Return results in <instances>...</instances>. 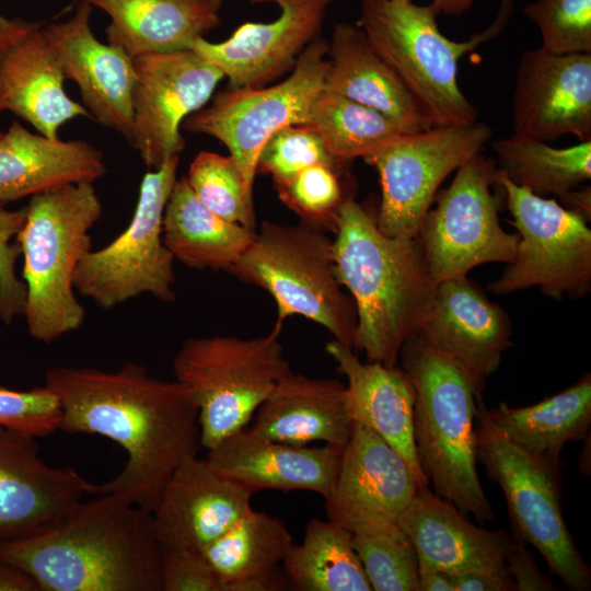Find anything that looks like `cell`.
I'll return each instance as SVG.
<instances>
[{
  "instance_id": "cell-1",
  "label": "cell",
  "mask_w": 591,
  "mask_h": 591,
  "mask_svg": "<svg viewBox=\"0 0 591 591\" xmlns=\"http://www.w3.org/2000/svg\"><path fill=\"white\" fill-rule=\"evenodd\" d=\"M44 385L59 399V430L100 434L125 450V467L97 485L99 495L117 494L152 512L175 470L198 453V409L176 380L151 376L143 366L126 362L114 372L50 368Z\"/></svg>"
},
{
  "instance_id": "cell-2",
  "label": "cell",
  "mask_w": 591,
  "mask_h": 591,
  "mask_svg": "<svg viewBox=\"0 0 591 591\" xmlns=\"http://www.w3.org/2000/svg\"><path fill=\"white\" fill-rule=\"evenodd\" d=\"M152 514L117 494L81 501L33 535L0 544V557L40 591H161Z\"/></svg>"
},
{
  "instance_id": "cell-3",
  "label": "cell",
  "mask_w": 591,
  "mask_h": 591,
  "mask_svg": "<svg viewBox=\"0 0 591 591\" xmlns=\"http://www.w3.org/2000/svg\"><path fill=\"white\" fill-rule=\"evenodd\" d=\"M333 241L338 279L351 296L357 326L352 348L368 361L397 363L433 309L438 282L418 236H387L354 196L341 205Z\"/></svg>"
},
{
  "instance_id": "cell-4",
  "label": "cell",
  "mask_w": 591,
  "mask_h": 591,
  "mask_svg": "<svg viewBox=\"0 0 591 591\" xmlns=\"http://www.w3.org/2000/svg\"><path fill=\"white\" fill-rule=\"evenodd\" d=\"M398 359L415 391L414 439L424 476L464 517L495 522L476 468L475 416L486 379L420 335L403 345Z\"/></svg>"
},
{
  "instance_id": "cell-5",
  "label": "cell",
  "mask_w": 591,
  "mask_h": 591,
  "mask_svg": "<svg viewBox=\"0 0 591 591\" xmlns=\"http://www.w3.org/2000/svg\"><path fill=\"white\" fill-rule=\"evenodd\" d=\"M103 206L92 183L71 184L31 197L15 241L23 255L27 332L51 343L76 332L85 309L76 297V270L91 251L90 230Z\"/></svg>"
},
{
  "instance_id": "cell-6",
  "label": "cell",
  "mask_w": 591,
  "mask_h": 591,
  "mask_svg": "<svg viewBox=\"0 0 591 591\" xmlns=\"http://www.w3.org/2000/svg\"><path fill=\"white\" fill-rule=\"evenodd\" d=\"M512 10L513 0H501L489 27L457 42L441 33L430 3L361 0L359 27L404 83L430 127L464 126L477 121L478 111L459 85V61L499 35Z\"/></svg>"
},
{
  "instance_id": "cell-7",
  "label": "cell",
  "mask_w": 591,
  "mask_h": 591,
  "mask_svg": "<svg viewBox=\"0 0 591 591\" xmlns=\"http://www.w3.org/2000/svg\"><path fill=\"white\" fill-rule=\"evenodd\" d=\"M231 274L265 289L277 306L276 324L301 315L323 326L333 339L352 348L357 312L343 290L333 241L308 223L264 221Z\"/></svg>"
},
{
  "instance_id": "cell-8",
  "label": "cell",
  "mask_w": 591,
  "mask_h": 591,
  "mask_svg": "<svg viewBox=\"0 0 591 591\" xmlns=\"http://www.w3.org/2000/svg\"><path fill=\"white\" fill-rule=\"evenodd\" d=\"M281 325L266 335L189 337L173 359L175 380L198 409L200 447L207 451L245 428L290 364Z\"/></svg>"
},
{
  "instance_id": "cell-9",
  "label": "cell",
  "mask_w": 591,
  "mask_h": 591,
  "mask_svg": "<svg viewBox=\"0 0 591 591\" xmlns=\"http://www.w3.org/2000/svg\"><path fill=\"white\" fill-rule=\"evenodd\" d=\"M475 440L477 461L503 491L514 537L534 546L567 588L588 591L591 569L563 515L560 466L511 441L491 420L483 395L475 416Z\"/></svg>"
},
{
  "instance_id": "cell-10",
  "label": "cell",
  "mask_w": 591,
  "mask_h": 591,
  "mask_svg": "<svg viewBox=\"0 0 591 591\" xmlns=\"http://www.w3.org/2000/svg\"><path fill=\"white\" fill-rule=\"evenodd\" d=\"M433 202L417 236L437 282L482 264L512 262L520 236L500 224L506 193L495 160L482 152L467 160Z\"/></svg>"
},
{
  "instance_id": "cell-11",
  "label": "cell",
  "mask_w": 591,
  "mask_h": 591,
  "mask_svg": "<svg viewBox=\"0 0 591 591\" xmlns=\"http://www.w3.org/2000/svg\"><path fill=\"white\" fill-rule=\"evenodd\" d=\"M178 162L179 155L144 174L127 228L79 264L74 289L99 308L111 310L141 294L165 303L175 300V259L164 244L162 220Z\"/></svg>"
},
{
  "instance_id": "cell-12",
  "label": "cell",
  "mask_w": 591,
  "mask_h": 591,
  "mask_svg": "<svg viewBox=\"0 0 591 591\" xmlns=\"http://www.w3.org/2000/svg\"><path fill=\"white\" fill-rule=\"evenodd\" d=\"M498 174L520 240L514 258L488 285V290L505 296L537 287L556 300L587 296L591 290L588 221L557 200L538 196Z\"/></svg>"
},
{
  "instance_id": "cell-13",
  "label": "cell",
  "mask_w": 591,
  "mask_h": 591,
  "mask_svg": "<svg viewBox=\"0 0 591 591\" xmlns=\"http://www.w3.org/2000/svg\"><path fill=\"white\" fill-rule=\"evenodd\" d=\"M328 40L317 37L301 53L282 82L262 88H230L210 105L190 114L182 127L221 141L253 187L257 158L266 140L289 125H306L312 106L325 89Z\"/></svg>"
},
{
  "instance_id": "cell-14",
  "label": "cell",
  "mask_w": 591,
  "mask_h": 591,
  "mask_svg": "<svg viewBox=\"0 0 591 591\" xmlns=\"http://www.w3.org/2000/svg\"><path fill=\"white\" fill-rule=\"evenodd\" d=\"M493 129L485 123L402 132L363 160L380 177L375 222L387 236H417L442 182L480 153Z\"/></svg>"
},
{
  "instance_id": "cell-15",
  "label": "cell",
  "mask_w": 591,
  "mask_h": 591,
  "mask_svg": "<svg viewBox=\"0 0 591 591\" xmlns=\"http://www.w3.org/2000/svg\"><path fill=\"white\" fill-rule=\"evenodd\" d=\"M132 126L128 142L157 170L185 148L183 121L206 105L223 73L192 49L134 58Z\"/></svg>"
},
{
  "instance_id": "cell-16",
  "label": "cell",
  "mask_w": 591,
  "mask_h": 591,
  "mask_svg": "<svg viewBox=\"0 0 591 591\" xmlns=\"http://www.w3.org/2000/svg\"><path fill=\"white\" fill-rule=\"evenodd\" d=\"M513 135L542 141L591 140V53L523 51L512 99Z\"/></svg>"
},
{
  "instance_id": "cell-17",
  "label": "cell",
  "mask_w": 591,
  "mask_h": 591,
  "mask_svg": "<svg viewBox=\"0 0 591 591\" xmlns=\"http://www.w3.org/2000/svg\"><path fill=\"white\" fill-rule=\"evenodd\" d=\"M421 488L404 457L370 428L352 422L334 486L325 498L327 520L351 533L397 522Z\"/></svg>"
},
{
  "instance_id": "cell-18",
  "label": "cell",
  "mask_w": 591,
  "mask_h": 591,
  "mask_svg": "<svg viewBox=\"0 0 591 591\" xmlns=\"http://www.w3.org/2000/svg\"><path fill=\"white\" fill-rule=\"evenodd\" d=\"M274 3L279 16L268 23L247 22L221 43L204 36L189 46L195 54L218 68L230 88H262L293 69L306 46L320 37L332 0H250Z\"/></svg>"
},
{
  "instance_id": "cell-19",
  "label": "cell",
  "mask_w": 591,
  "mask_h": 591,
  "mask_svg": "<svg viewBox=\"0 0 591 591\" xmlns=\"http://www.w3.org/2000/svg\"><path fill=\"white\" fill-rule=\"evenodd\" d=\"M97 485L72 467H54L35 438L0 426V544L49 528Z\"/></svg>"
},
{
  "instance_id": "cell-20",
  "label": "cell",
  "mask_w": 591,
  "mask_h": 591,
  "mask_svg": "<svg viewBox=\"0 0 591 591\" xmlns=\"http://www.w3.org/2000/svg\"><path fill=\"white\" fill-rule=\"evenodd\" d=\"M92 9L80 1L65 22L42 28L55 51L66 79L80 88L92 119L130 138L132 89L136 80L134 58L123 48L101 43L90 26Z\"/></svg>"
},
{
  "instance_id": "cell-21",
  "label": "cell",
  "mask_w": 591,
  "mask_h": 591,
  "mask_svg": "<svg viewBox=\"0 0 591 591\" xmlns=\"http://www.w3.org/2000/svg\"><path fill=\"white\" fill-rule=\"evenodd\" d=\"M253 491L197 455L175 470L151 512L161 545L201 551L252 509Z\"/></svg>"
},
{
  "instance_id": "cell-22",
  "label": "cell",
  "mask_w": 591,
  "mask_h": 591,
  "mask_svg": "<svg viewBox=\"0 0 591 591\" xmlns=\"http://www.w3.org/2000/svg\"><path fill=\"white\" fill-rule=\"evenodd\" d=\"M420 335L479 378L499 368L511 346L507 312L467 276L438 282L433 309Z\"/></svg>"
},
{
  "instance_id": "cell-23",
  "label": "cell",
  "mask_w": 591,
  "mask_h": 591,
  "mask_svg": "<svg viewBox=\"0 0 591 591\" xmlns=\"http://www.w3.org/2000/svg\"><path fill=\"white\" fill-rule=\"evenodd\" d=\"M343 448L296 447L241 429L208 450L207 460L224 477L253 493L306 490L325 499L335 483Z\"/></svg>"
},
{
  "instance_id": "cell-24",
  "label": "cell",
  "mask_w": 591,
  "mask_h": 591,
  "mask_svg": "<svg viewBox=\"0 0 591 591\" xmlns=\"http://www.w3.org/2000/svg\"><path fill=\"white\" fill-rule=\"evenodd\" d=\"M338 371L347 379L345 405L354 422L382 437L407 462L421 487L424 476L414 439V386L403 369L361 362L354 348L335 339L325 346Z\"/></svg>"
},
{
  "instance_id": "cell-25",
  "label": "cell",
  "mask_w": 591,
  "mask_h": 591,
  "mask_svg": "<svg viewBox=\"0 0 591 591\" xmlns=\"http://www.w3.org/2000/svg\"><path fill=\"white\" fill-rule=\"evenodd\" d=\"M397 522L416 547L418 569L433 568L456 575L473 569L506 568L513 537L502 530L472 524L429 486L419 488Z\"/></svg>"
},
{
  "instance_id": "cell-26",
  "label": "cell",
  "mask_w": 591,
  "mask_h": 591,
  "mask_svg": "<svg viewBox=\"0 0 591 591\" xmlns=\"http://www.w3.org/2000/svg\"><path fill=\"white\" fill-rule=\"evenodd\" d=\"M103 153L84 140L35 135L14 120L0 137V206L104 176Z\"/></svg>"
},
{
  "instance_id": "cell-27",
  "label": "cell",
  "mask_w": 591,
  "mask_h": 591,
  "mask_svg": "<svg viewBox=\"0 0 591 591\" xmlns=\"http://www.w3.org/2000/svg\"><path fill=\"white\" fill-rule=\"evenodd\" d=\"M345 384L287 372L256 410L250 430L277 442L305 447L321 441L344 448L352 420L345 405Z\"/></svg>"
},
{
  "instance_id": "cell-28",
  "label": "cell",
  "mask_w": 591,
  "mask_h": 591,
  "mask_svg": "<svg viewBox=\"0 0 591 591\" xmlns=\"http://www.w3.org/2000/svg\"><path fill=\"white\" fill-rule=\"evenodd\" d=\"M59 60L42 28L32 32L0 59V113L12 112L48 138L78 117H91L70 99Z\"/></svg>"
},
{
  "instance_id": "cell-29",
  "label": "cell",
  "mask_w": 591,
  "mask_h": 591,
  "mask_svg": "<svg viewBox=\"0 0 591 591\" xmlns=\"http://www.w3.org/2000/svg\"><path fill=\"white\" fill-rule=\"evenodd\" d=\"M327 55L325 90L384 114L405 131L430 127L404 83L359 26L335 24Z\"/></svg>"
},
{
  "instance_id": "cell-30",
  "label": "cell",
  "mask_w": 591,
  "mask_h": 591,
  "mask_svg": "<svg viewBox=\"0 0 591 591\" xmlns=\"http://www.w3.org/2000/svg\"><path fill=\"white\" fill-rule=\"evenodd\" d=\"M105 11L108 44L131 58L189 49L192 42L220 24L202 0H80Z\"/></svg>"
},
{
  "instance_id": "cell-31",
  "label": "cell",
  "mask_w": 591,
  "mask_h": 591,
  "mask_svg": "<svg viewBox=\"0 0 591 591\" xmlns=\"http://www.w3.org/2000/svg\"><path fill=\"white\" fill-rule=\"evenodd\" d=\"M292 544L281 519L252 508L200 553L225 591H277L287 586L277 566Z\"/></svg>"
},
{
  "instance_id": "cell-32",
  "label": "cell",
  "mask_w": 591,
  "mask_h": 591,
  "mask_svg": "<svg viewBox=\"0 0 591 591\" xmlns=\"http://www.w3.org/2000/svg\"><path fill=\"white\" fill-rule=\"evenodd\" d=\"M255 232L211 211L196 196L186 176L176 179L162 220L163 241L174 259L199 270L230 271Z\"/></svg>"
},
{
  "instance_id": "cell-33",
  "label": "cell",
  "mask_w": 591,
  "mask_h": 591,
  "mask_svg": "<svg viewBox=\"0 0 591 591\" xmlns=\"http://www.w3.org/2000/svg\"><path fill=\"white\" fill-rule=\"evenodd\" d=\"M494 424L525 451L560 466V453L570 441L586 440L591 425V375L534 405L488 409Z\"/></svg>"
},
{
  "instance_id": "cell-34",
  "label": "cell",
  "mask_w": 591,
  "mask_h": 591,
  "mask_svg": "<svg viewBox=\"0 0 591 591\" xmlns=\"http://www.w3.org/2000/svg\"><path fill=\"white\" fill-rule=\"evenodd\" d=\"M351 536L338 524L312 518L302 542L293 543L281 563L288 586L298 591H371Z\"/></svg>"
},
{
  "instance_id": "cell-35",
  "label": "cell",
  "mask_w": 591,
  "mask_h": 591,
  "mask_svg": "<svg viewBox=\"0 0 591 591\" xmlns=\"http://www.w3.org/2000/svg\"><path fill=\"white\" fill-rule=\"evenodd\" d=\"M491 147L498 171L538 196L559 198L591 178V140L554 148L545 141L512 134L495 140Z\"/></svg>"
},
{
  "instance_id": "cell-36",
  "label": "cell",
  "mask_w": 591,
  "mask_h": 591,
  "mask_svg": "<svg viewBox=\"0 0 591 591\" xmlns=\"http://www.w3.org/2000/svg\"><path fill=\"white\" fill-rule=\"evenodd\" d=\"M306 125L320 134L337 160L347 164L406 132L384 114L325 89L315 100Z\"/></svg>"
},
{
  "instance_id": "cell-37",
  "label": "cell",
  "mask_w": 591,
  "mask_h": 591,
  "mask_svg": "<svg viewBox=\"0 0 591 591\" xmlns=\"http://www.w3.org/2000/svg\"><path fill=\"white\" fill-rule=\"evenodd\" d=\"M351 542L372 590L417 591V551L398 522L359 529Z\"/></svg>"
},
{
  "instance_id": "cell-38",
  "label": "cell",
  "mask_w": 591,
  "mask_h": 591,
  "mask_svg": "<svg viewBox=\"0 0 591 591\" xmlns=\"http://www.w3.org/2000/svg\"><path fill=\"white\" fill-rule=\"evenodd\" d=\"M186 178L200 201L216 215L255 230L253 187L232 155L201 151L192 161Z\"/></svg>"
},
{
  "instance_id": "cell-39",
  "label": "cell",
  "mask_w": 591,
  "mask_h": 591,
  "mask_svg": "<svg viewBox=\"0 0 591 591\" xmlns=\"http://www.w3.org/2000/svg\"><path fill=\"white\" fill-rule=\"evenodd\" d=\"M275 186L302 222L324 231L335 232L339 209L352 196L348 165L314 164Z\"/></svg>"
},
{
  "instance_id": "cell-40",
  "label": "cell",
  "mask_w": 591,
  "mask_h": 591,
  "mask_svg": "<svg viewBox=\"0 0 591 591\" xmlns=\"http://www.w3.org/2000/svg\"><path fill=\"white\" fill-rule=\"evenodd\" d=\"M523 13L537 26L546 51L591 53V0H535Z\"/></svg>"
},
{
  "instance_id": "cell-41",
  "label": "cell",
  "mask_w": 591,
  "mask_h": 591,
  "mask_svg": "<svg viewBox=\"0 0 591 591\" xmlns=\"http://www.w3.org/2000/svg\"><path fill=\"white\" fill-rule=\"evenodd\" d=\"M314 164L349 165L329 152L313 127L289 125L266 140L257 158L256 173L270 174L278 184Z\"/></svg>"
},
{
  "instance_id": "cell-42",
  "label": "cell",
  "mask_w": 591,
  "mask_h": 591,
  "mask_svg": "<svg viewBox=\"0 0 591 591\" xmlns=\"http://www.w3.org/2000/svg\"><path fill=\"white\" fill-rule=\"evenodd\" d=\"M61 407L46 385L28 391L0 387V426L42 438L59 430Z\"/></svg>"
},
{
  "instance_id": "cell-43",
  "label": "cell",
  "mask_w": 591,
  "mask_h": 591,
  "mask_svg": "<svg viewBox=\"0 0 591 591\" xmlns=\"http://www.w3.org/2000/svg\"><path fill=\"white\" fill-rule=\"evenodd\" d=\"M26 219V207L7 210L0 206V320L11 324L23 315L26 303V286L15 270L21 248L15 240Z\"/></svg>"
},
{
  "instance_id": "cell-44",
  "label": "cell",
  "mask_w": 591,
  "mask_h": 591,
  "mask_svg": "<svg viewBox=\"0 0 591 591\" xmlns=\"http://www.w3.org/2000/svg\"><path fill=\"white\" fill-rule=\"evenodd\" d=\"M161 591H225L199 551L161 545Z\"/></svg>"
},
{
  "instance_id": "cell-45",
  "label": "cell",
  "mask_w": 591,
  "mask_h": 591,
  "mask_svg": "<svg viewBox=\"0 0 591 591\" xmlns=\"http://www.w3.org/2000/svg\"><path fill=\"white\" fill-rule=\"evenodd\" d=\"M505 561L515 591L554 590L551 579L543 573L533 555L520 540L513 537Z\"/></svg>"
},
{
  "instance_id": "cell-46",
  "label": "cell",
  "mask_w": 591,
  "mask_h": 591,
  "mask_svg": "<svg viewBox=\"0 0 591 591\" xmlns=\"http://www.w3.org/2000/svg\"><path fill=\"white\" fill-rule=\"evenodd\" d=\"M455 591H515L507 569H473L452 575Z\"/></svg>"
},
{
  "instance_id": "cell-47",
  "label": "cell",
  "mask_w": 591,
  "mask_h": 591,
  "mask_svg": "<svg viewBox=\"0 0 591 591\" xmlns=\"http://www.w3.org/2000/svg\"><path fill=\"white\" fill-rule=\"evenodd\" d=\"M38 28H42L40 23L8 19L0 14V59L14 45Z\"/></svg>"
},
{
  "instance_id": "cell-48",
  "label": "cell",
  "mask_w": 591,
  "mask_h": 591,
  "mask_svg": "<svg viewBox=\"0 0 591 591\" xmlns=\"http://www.w3.org/2000/svg\"><path fill=\"white\" fill-rule=\"evenodd\" d=\"M0 591H40L25 571L0 557Z\"/></svg>"
},
{
  "instance_id": "cell-49",
  "label": "cell",
  "mask_w": 591,
  "mask_h": 591,
  "mask_svg": "<svg viewBox=\"0 0 591 591\" xmlns=\"http://www.w3.org/2000/svg\"><path fill=\"white\" fill-rule=\"evenodd\" d=\"M557 199L561 206L582 216L588 222L590 221L591 188L589 185H579Z\"/></svg>"
},
{
  "instance_id": "cell-50",
  "label": "cell",
  "mask_w": 591,
  "mask_h": 591,
  "mask_svg": "<svg viewBox=\"0 0 591 591\" xmlns=\"http://www.w3.org/2000/svg\"><path fill=\"white\" fill-rule=\"evenodd\" d=\"M417 591H455L451 573L433 568H419Z\"/></svg>"
},
{
  "instance_id": "cell-51",
  "label": "cell",
  "mask_w": 591,
  "mask_h": 591,
  "mask_svg": "<svg viewBox=\"0 0 591 591\" xmlns=\"http://www.w3.org/2000/svg\"><path fill=\"white\" fill-rule=\"evenodd\" d=\"M394 2L405 3L412 0H392ZM476 0H432L431 5L439 14L449 16H459L468 11Z\"/></svg>"
},
{
  "instance_id": "cell-52",
  "label": "cell",
  "mask_w": 591,
  "mask_h": 591,
  "mask_svg": "<svg viewBox=\"0 0 591 591\" xmlns=\"http://www.w3.org/2000/svg\"><path fill=\"white\" fill-rule=\"evenodd\" d=\"M204 2H206L211 9H213L215 11H219V9L221 8L222 3H223V0H202Z\"/></svg>"
},
{
  "instance_id": "cell-53",
  "label": "cell",
  "mask_w": 591,
  "mask_h": 591,
  "mask_svg": "<svg viewBox=\"0 0 591 591\" xmlns=\"http://www.w3.org/2000/svg\"><path fill=\"white\" fill-rule=\"evenodd\" d=\"M2 132L0 131V137H1Z\"/></svg>"
}]
</instances>
